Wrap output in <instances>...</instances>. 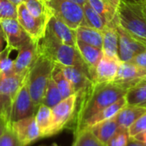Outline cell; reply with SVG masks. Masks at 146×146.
Wrapping results in <instances>:
<instances>
[{
	"instance_id": "cell-18",
	"label": "cell",
	"mask_w": 146,
	"mask_h": 146,
	"mask_svg": "<svg viewBox=\"0 0 146 146\" xmlns=\"http://www.w3.org/2000/svg\"><path fill=\"white\" fill-rule=\"evenodd\" d=\"M118 18L117 15L114 20L107 24L105 28L103 30V52L104 55L113 57L119 58L118 55V33L116 29V23Z\"/></svg>"
},
{
	"instance_id": "cell-46",
	"label": "cell",
	"mask_w": 146,
	"mask_h": 146,
	"mask_svg": "<svg viewBox=\"0 0 146 146\" xmlns=\"http://www.w3.org/2000/svg\"><path fill=\"white\" fill-rule=\"evenodd\" d=\"M51 146H58V145H56V144H54V145H52Z\"/></svg>"
},
{
	"instance_id": "cell-44",
	"label": "cell",
	"mask_w": 146,
	"mask_h": 146,
	"mask_svg": "<svg viewBox=\"0 0 146 146\" xmlns=\"http://www.w3.org/2000/svg\"><path fill=\"white\" fill-rule=\"evenodd\" d=\"M68 1H72V2H74V3H77L80 5H84L86 3H87V0H68Z\"/></svg>"
},
{
	"instance_id": "cell-41",
	"label": "cell",
	"mask_w": 146,
	"mask_h": 146,
	"mask_svg": "<svg viewBox=\"0 0 146 146\" xmlns=\"http://www.w3.org/2000/svg\"><path fill=\"white\" fill-rule=\"evenodd\" d=\"M8 126H9V121L6 120V118H4L3 115H0V136Z\"/></svg>"
},
{
	"instance_id": "cell-39",
	"label": "cell",
	"mask_w": 146,
	"mask_h": 146,
	"mask_svg": "<svg viewBox=\"0 0 146 146\" xmlns=\"http://www.w3.org/2000/svg\"><path fill=\"white\" fill-rule=\"evenodd\" d=\"M8 41L6 35L4 33V31L3 29V27L0 23V53H2L4 50L8 48Z\"/></svg>"
},
{
	"instance_id": "cell-8",
	"label": "cell",
	"mask_w": 146,
	"mask_h": 146,
	"mask_svg": "<svg viewBox=\"0 0 146 146\" xmlns=\"http://www.w3.org/2000/svg\"><path fill=\"white\" fill-rule=\"evenodd\" d=\"M50 18H36L30 14L26 5L21 3L17 5V21L30 38L38 42L45 33L47 24Z\"/></svg>"
},
{
	"instance_id": "cell-20",
	"label": "cell",
	"mask_w": 146,
	"mask_h": 146,
	"mask_svg": "<svg viewBox=\"0 0 146 146\" xmlns=\"http://www.w3.org/2000/svg\"><path fill=\"white\" fill-rule=\"evenodd\" d=\"M146 112V108L132 106L126 104L114 117V120L121 127L129 128L143 114Z\"/></svg>"
},
{
	"instance_id": "cell-37",
	"label": "cell",
	"mask_w": 146,
	"mask_h": 146,
	"mask_svg": "<svg viewBox=\"0 0 146 146\" xmlns=\"http://www.w3.org/2000/svg\"><path fill=\"white\" fill-rule=\"evenodd\" d=\"M11 104H12V101L8 100V99L0 96V115H3L4 118H6V120L8 121H9Z\"/></svg>"
},
{
	"instance_id": "cell-31",
	"label": "cell",
	"mask_w": 146,
	"mask_h": 146,
	"mask_svg": "<svg viewBox=\"0 0 146 146\" xmlns=\"http://www.w3.org/2000/svg\"><path fill=\"white\" fill-rule=\"evenodd\" d=\"M72 146H106L100 142L89 130L85 129L76 134Z\"/></svg>"
},
{
	"instance_id": "cell-2",
	"label": "cell",
	"mask_w": 146,
	"mask_h": 146,
	"mask_svg": "<svg viewBox=\"0 0 146 146\" xmlns=\"http://www.w3.org/2000/svg\"><path fill=\"white\" fill-rule=\"evenodd\" d=\"M37 45L38 53L47 56L55 63L63 66L77 67L90 74L89 68L77 47L62 43L49 31H45L44 35L37 42Z\"/></svg>"
},
{
	"instance_id": "cell-9",
	"label": "cell",
	"mask_w": 146,
	"mask_h": 146,
	"mask_svg": "<svg viewBox=\"0 0 146 146\" xmlns=\"http://www.w3.org/2000/svg\"><path fill=\"white\" fill-rule=\"evenodd\" d=\"M118 33V55L121 62H130L139 53L146 50V44L138 40L127 32L117 21Z\"/></svg>"
},
{
	"instance_id": "cell-1",
	"label": "cell",
	"mask_w": 146,
	"mask_h": 146,
	"mask_svg": "<svg viewBox=\"0 0 146 146\" xmlns=\"http://www.w3.org/2000/svg\"><path fill=\"white\" fill-rule=\"evenodd\" d=\"M127 89L115 82L94 83L81 97H78L74 116L68 125L74 136L84 130L87 121L93 115L124 98Z\"/></svg>"
},
{
	"instance_id": "cell-36",
	"label": "cell",
	"mask_w": 146,
	"mask_h": 146,
	"mask_svg": "<svg viewBox=\"0 0 146 146\" xmlns=\"http://www.w3.org/2000/svg\"><path fill=\"white\" fill-rule=\"evenodd\" d=\"M128 131L131 137H133L143 131H146V112L128 128Z\"/></svg>"
},
{
	"instance_id": "cell-22",
	"label": "cell",
	"mask_w": 146,
	"mask_h": 146,
	"mask_svg": "<svg viewBox=\"0 0 146 146\" xmlns=\"http://www.w3.org/2000/svg\"><path fill=\"white\" fill-rule=\"evenodd\" d=\"M127 104V101H126V98L125 97L119 99L118 101L115 102L114 104L109 105L108 107H106L105 109H104L103 110H101L100 112H98V114H96L95 115H93L92 118H90L86 126H85V129H87V128H90L91 127L99 123V122H102V121H107V120H110V119H113L115 115ZM83 131V130H82Z\"/></svg>"
},
{
	"instance_id": "cell-12",
	"label": "cell",
	"mask_w": 146,
	"mask_h": 146,
	"mask_svg": "<svg viewBox=\"0 0 146 146\" xmlns=\"http://www.w3.org/2000/svg\"><path fill=\"white\" fill-rule=\"evenodd\" d=\"M15 57L14 71L15 74L27 73L38 58V45L34 40H30L19 48Z\"/></svg>"
},
{
	"instance_id": "cell-4",
	"label": "cell",
	"mask_w": 146,
	"mask_h": 146,
	"mask_svg": "<svg viewBox=\"0 0 146 146\" xmlns=\"http://www.w3.org/2000/svg\"><path fill=\"white\" fill-rule=\"evenodd\" d=\"M55 62L47 56L38 53V58L27 75V85L29 93L37 105L42 104V100L51 78Z\"/></svg>"
},
{
	"instance_id": "cell-38",
	"label": "cell",
	"mask_w": 146,
	"mask_h": 146,
	"mask_svg": "<svg viewBox=\"0 0 146 146\" xmlns=\"http://www.w3.org/2000/svg\"><path fill=\"white\" fill-rule=\"evenodd\" d=\"M130 62H133V64L142 68H145L146 69V50L139 53V55H137Z\"/></svg>"
},
{
	"instance_id": "cell-26",
	"label": "cell",
	"mask_w": 146,
	"mask_h": 146,
	"mask_svg": "<svg viewBox=\"0 0 146 146\" xmlns=\"http://www.w3.org/2000/svg\"><path fill=\"white\" fill-rule=\"evenodd\" d=\"M51 78L54 80L55 83L56 84L63 98H66L73 94H75V91L72 86V84L65 77L61 67L57 63L55 64V68L53 69Z\"/></svg>"
},
{
	"instance_id": "cell-47",
	"label": "cell",
	"mask_w": 146,
	"mask_h": 146,
	"mask_svg": "<svg viewBox=\"0 0 146 146\" xmlns=\"http://www.w3.org/2000/svg\"><path fill=\"white\" fill-rule=\"evenodd\" d=\"M143 80H145V81H146V77H145V78L143 79Z\"/></svg>"
},
{
	"instance_id": "cell-42",
	"label": "cell",
	"mask_w": 146,
	"mask_h": 146,
	"mask_svg": "<svg viewBox=\"0 0 146 146\" xmlns=\"http://www.w3.org/2000/svg\"><path fill=\"white\" fill-rule=\"evenodd\" d=\"M127 146H145L144 145H142L141 143H139V141L135 140L133 138H131L130 141L128 142L127 145Z\"/></svg>"
},
{
	"instance_id": "cell-45",
	"label": "cell",
	"mask_w": 146,
	"mask_h": 146,
	"mask_svg": "<svg viewBox=\"0 0 146 146\" xmlns=\"http://www.w3.org/2000/svg\"><path fill=\"white\" fill-rule=\"evenodd\" d=\"M11 2H13L15 4H16V5H18V4H20V3H23V0H10Z\"/></svg>"
},
{
	"instance_id": "cell-35",
	"label": "cell",
	"mask_w": 146,
	"mask_h": 146,
	"mask_svg": "<svg viewBox=\"0 0 146 146\" xmlns=\"http://www.w3.org/2000/svg\"><path fill=\"white\" fill-rule=\"evenodd\" d=\"M0 146H23L10 125L6 127L0 136Z\"/></svg>"
},
{
	"instance_id": "cell-28",
	"label": "cell",
	"mask_w": 146,
	"mask_h": 146,
	"mask_svg": "<svg viewBox=\"0 0 146 146\" xmlns=\"http://www.w3.org/2000/svg\"><path fill=\"white\" fill-rule=\"evenodd\" d=\"M23 3L30 14L36 18H50L53 15L45 0H23Z\"/></svg>"
},
{
	"instance_id": "cell-11",
	"label": "cell",
	"mask_w": 146,
	"mask_h": 146,
	"mask_svg": "<svg viewBox=\"0 0 146 146\" xmlns=\"http://www.w3.org/2000/svg\"><path fill=\"white\" fill-rule=\"evenodd\" d=\"M145 77H146L145 68H142L131 62H121L116 77L113 82L128 90Z\"/></svg>"
},
{
	"instance_id": "cell-49",
	"label": "cell",
	"mask_w": 146,
	"mask_h": 146,
	"mask_svg": "<svg viewBox=\"0 0 146 146\" xmlns=\"http://www.w3.org/2000/svg\"><path fill=\"white\" fill-rule=\"evenodd\" d=\"M145 108H146V107H145Z\"/></svg>"
},
{
	"instance_id": "cell-16",
	"label": "cell",
	"mask_w": 146,
	"mask_h": 146,
	"mask_svg": "<svg viewBox=\"0 0 146 146\" xmlns=\"http://www.w3.org/2000/svg\"><path fill=\"white\" fill-rule=\"evenodd\" d=\"M27 73H14L8 74L0 73V96L8 100L13 101L15 96L24 84Z\"/></svg>"
},
{
	"instance_id": "cell-23",
	"label": "cell",
	"mask_w": 146,
	"mask_h": 146,
	"mask_svg": "<svg viewBox=\"0 0 146 146\" xmlns=\"http://www.w3.org/2000/svg\"><path fill=\"white\" fill-rule=\"evenodd\" d=\"M35 120L39 130L40 138L51 137L52 114L51 108L40 104L35 115Z\"/></svg>"
},
{
	"instance_id": "cell-29",
	"label": "cell",
	"mask_w": 146,
	"mask_h": 146,
	"mask_svg": "<svg viewBox=\"0 0 146 146\" xmlns=\"http://www.w3.org/2000/svg\"><path fill=\"white\" fill-rule=\"evenodd\" d=\"M89 4L100 14L107 22H110L114 20L116 15L117 9H115L107 0H87Z\"/></svg>"
},
{
	"instance_id": "cell-24",
	"label": "cell",
	"mask_w": 146,
	"mask_h": 146,
	"mask_svg": "<svg viewBox=\"0 0 146 146\" xmlns=\"http://www.w3.org/2000/svg\"><path fill=\"white\" fill-rule=\"evenodd\" d=\"M75 32L77 40L99 49L103 48V33L101 31L88 26H80Z\"/></svg>"
},
{
	"instance_id": "cell-13",
	"label": "cell",
	"mask_w": 146,
	"mask_h": 146,
	"mask_svg": "<svg viewBox=\"0 0 146 146\" xmlns=\"http://www.w3.org/2000/svg\"><path fill=\"white\" fill-rule=\"evenodd\" d=\"M63 74L72 84L75 93L81 97L94 84L90 74L80 68L74 66H63L59 64Z\"/></svg>"
},
{
	"instance_id": "cell-40",
	"label": "cell",
	"mask_w": 146,
	"mask_h": 146,
	"mask_svg": "<svg viewBox=\"0 0 146 146\" xmlns=\"http://www.w3.org/2000/svg\"><path fill=\"white\" fill-rule=\"evenodd\" d=\"M135 140L139 141V143H141L142 145H144L145 146H146V131H143L138 134H136L135 136L132 137Z\"/></svg>"
},
{
	"instance_id": "cell-25",
	"label": "cell",
	"mask_w": 146,
	"mask_h": 146,
	"mask_svg": "<svg viewBox=\"0 0 146 146\" xmlns=\"http://www.w3.org/2000/svg\"><path fill=\"white\" fill-rule=\"evenodd\" d=\"M127 104L146 107V81L141 80L138 84L130 87L125 96Z\"/></svg>"
},
{
	"instance_id": "cell-21",
	"label": "cell",
	"mask_w": 146,
	"mask_h": 146,
	"mask_svg": "<svg viewBox=\"0 0 146 146\" xmlns=\"http://www.w3.org/2000/svg\"><path fill=\"white\" fill-rule=\"evenodd\" d=\"M120 127H121L113 118L99 122L87 129H89L100 142L106 145L109 140L120 129Z\"/></svg>"
},
{
	"instance_id": "cell-27",
	"label": "cell",
	"mask_w": 146,
	"mask_h": 146,
	"mask_svg": "<svg viewBox=\"0 0 146 146\" xmlns=\"http://www.w3.org/2000/svg\"><path fill=\"white\" fill-rule=\"evenodd\" d=\"M83 9H84L85 20L87 26L103 32V30L105 28V27L108 24L107 21L100 14H98L89 4L88 2L83 5Z\"/></svg>"
},
{
	"instance_id": "cell-48",
	"label": "cell",
	"mask_w": 146,
	"mask_h": 146,
	"mask_svg": "<svg viewBox=\"0 0 146 146\" xmlns=\"http://www.w3.org/2000/svg\"><path fill=\"white\" fill-rule=\"evenodd\" d=\"M145 3H146V0H145Z\"/></svg>"
},
{
	"instance_id": "cell-32",
	"label": "cell",
	"mask_w": 146,
	"mask_h": 146,
	"mask_svg": "<svg viewBox=\"0 0 146 146\" xmlns=\"http://www.w3.org/2000/svg\"><path fill=\"white\" fill-rule=\"evenodd\" d=\"M15 49L8 47L2 53H0V73L2 74H14L15 59L11 57L12 52Z\"/></svg>"
},
{
	"instance_id": "cell-17",
	"label": "cell",
	"mask_w": 146,
	"mask_h": 146,
	"mask_svg": "<svg viewBox=\"0 0 146 146\" xmlns=\"http://www.w3.org/2000/svg\"><path fill=\"white\" fill-rule=\"evenodd\" d=\"M121 62L120 58L109 57L104 55L96 68L94 83L113 82L116 77Z\"/></svg>"
},
{
	"instance_id": "cell-33",
	"label": "cell",
	"mask_w": 146,
	"mask_h": 146,
	"mask_svg": "<svg viewBox=\"0 0 146 146\" xmlns=\"http://www.w3.org/2000/svg\"><path fill=\"white\" fill-rule=\"evenodd\" d=\"M7 19L17 20V5L10 0H0V21Z\"/></svg>"
},
{
	"instance_id": "cell-19",
	"label": "cell",
	"mask_w": 146,
	"mask_h": 146,
	"mask_svg": "<svg viewBox=\"0 0 146 146\" xmlns=\"http://www.w3.org/2000/svg\"><path fill=\"white\" fill-rule=\"evenodd\" d=\"M77 49L79 50L84 62L87 65L92 80L94 83L96 68H97L101 58L104 56L103 50L94 47L92 45L87 44L80 40H77Z\"/></svg>"
},
{
	"instance_id": "cell-7",
	"label": "cell",
	"mask_w": 146,
	"mask_h": 146,
	"mask_svg": "<svg viewBox=\"0 0 146 146\" xmlns=\"http://www.w3.org/2000/svg\"><path fill=\"white\" fill-rule=\"evenodd\" d=\"M38 107L39 106L33 102L29 93L27 81L25 80L24 84L21 86V87L20 88L12 101L9 121V125L14 121L27 117L34 116L37 113Z\"/></svg>"
},
{
	"instance_id": "cell-3",
	"label": "cell",
	"mask_w": 146,
	"mask_h": 146,
	"mask_svg": "<svg viewBox=\"0 0 146 146\" xmlns=\"http://www.w3.org/2000/svg\"><path fill=\"white\" fill-rule=\"evenodd\" d=\"M116 15L120 25L127 32L146 44L145 0H121Z\"/></svg>"
},
{
	"instance_id": "cell-30",
	"label": "cell",
	"mask_w": 146,
	"mask_h": 146,
	"mask_svg": "<svg viewBox=\"0 0 146 146\" xmlns=\"http://www.w3.org/2000/svg\"><path fill=\"white\" fill-rule=\"evenodd\" d=\"M62 99H63V98H62L56 84L55 83L54 80L52 78H50L49 84L46 87L41 104H44L50 108H52V107L56 106L58 103H60Z\"/></svg>"
},
{
	"instance_id": "cell-15",
	"label": "cell",
	"mask_w": 146,
	"mask_h": 146,
	"mask_svg": "<svg viewBox=\"0 0 146 146\" xmlns=\"http://www.w3.org/2000/svg\"><path fill=\"white\" fill-rule=\"evenodd\" d=\"M46 30L49 31L62 43L77 47V37L75 30L68 27L63 21L52 15L47 24Z\"/></svg>"
},
{
	"instance_id": "cell-5",
	"label": "cell",
	"mask_w": 146,
	"mask_h": 146,
	"mask_svg": "<svg viewBox=\"0 0 146 146\" xmlns=\"http://www.w3.org/2000/svg\"><path fill=\"white\" fill-rule=\"evenodd\" d=\"M45 3L53 15L70 28L76 30L80 26H87L82 5L68 0H45Z\"/></svg>"
},
{
	"instance_id": "cell-10",
	"label": "cell",
	"mask_w": 146,
	"mask_h": 146,
	"mask_svg": "<svg viewBox=\"0 0 146 146\" xmlns=\"http://www.w3.org/2000/svg\"><path fill=\"white\" fill-rule=\"evenodd\" d=\"M10 127L23 146L29 145L41 139L35 115L14 121Z\"/></svg>"
},
{
	"instance_id": "cell-6",
	"label": "cell",
	"mask_w": 146,
	"mask_h": 146,
	"mask_svg": "<svg viewBox=\"0 0 146 146\" xmlns=\"http://www.w3.org/2000/svg\"><path fill=\"white\" fill-rule=\"evenodd\" d=\"M77 103L78 95L75 93L66 98H63L56 106L51 108V136L59 133L64 128L68 127L74 116L77 108Z\"/></svg>"
},
{
	"instance_id": "cell-14",
	"label": "cell",
	"mask_w": 146,
	"mask_h": 146,
	"mask_svg": "<svg viewBox=\"0 0 146 146\" xmlns=\"http://www.w3.org/2000/svg\"><path fill=\"white\" fill-rule=\"evenodd\" d=\"M7 38L8 46L18 50L22 45L32 40L30 36L15 19H7L0 21Z\"/></svg>"
},
{
	"instance_id": "cell-43",
	"label": "cell",
	"mask_w": 146,
	"mask_h": 146,
	"mask_svg": "<svg viewBox=\"0 0 146 146\" xmlns=\"http://www.w3.org/2000/svg\"><path fill=\"white\" fill-rule=\"evenodd\" d=\"M108 2H110L115 9H117L118 8V6H119V4H120V3H121V0H107Z\"/></svg>"
},
{
	"instance_id": "cell-34",
	"label": "cell",
	"mask_w": 146,
	"mask_h": 146,
	"mask_svg": "<svg viewBox=\"0 0 146 146\" xmlns=\"http://www.w3.org/2000/svg\"><path fill=\"white\" fill-rule=\"evenodd\" d=\"M131 136L127 128L120 127V129L109 140L106 146H127L131 139Z\"/></svg>"
}]
</instances>
